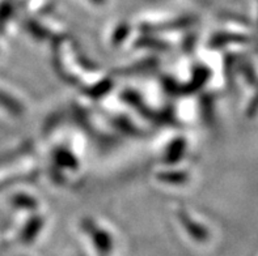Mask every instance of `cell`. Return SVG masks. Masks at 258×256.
<instances>
[{
	"instance_id": "3",
	"label": "cell",
	"mask_w": 258,
	"mask_h": 256,
	"mask_svg": "<svg viewBox=\"0 0 258 256\" xmlns=\"http://www.w3.org/2000/svg\"><path fill=\"white\" fill-rule=\"evenodd\" d=\"M0 105L15 114L21 113V106H20V104H17L15 100H11V98H8L6 94H3V93H0Z\"/></svg>"
},
{
	"instance_id": "1",
	"label": "cell",
	"mask_w": 258,
	"mask_h": 256,
	"mask_svg": "<svg viewBox=\"0 0 258 256\" xmlns=\"http://www.w3.org/2000/svg\"><path fill=\"white\" fill-rule=\"evenodd\" d=\"M84 229L87 234L91 237V239L93 240V244H95L98 252H100V255L106 256L111 252L113 243H111V238L109 237V234L106 231L101 230L100 227L96 226L91 221L85 222Z\"/></svg>"
},
{
	"instance_id": "2",
	"label": "cell",
	"mask_w": 258,
	"mask_h": 256,
	"mask_svg": "<svg viewBox=\"0 0 258 256\" xmlns=\"http://www.w3.org/2000/svg\"><path fill=\"white\" fill-rule=\"evenodd\" d=\"M180 217H181V222H182L183 226L186 227V230L189 231V234L191 235V237L196 238V239L198 240H206L207 233L202 226L197 225L194 221L190 220V218L187 217V216H185V214H181Z\"/></svg>"
}]
</instances>
